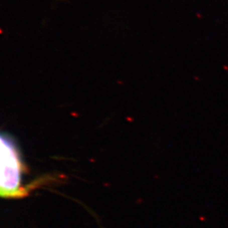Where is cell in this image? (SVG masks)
<instances>
[{
	"label": "cell",
	"mask_w": 228,
	"mask_h": 228,
	"mask_svg": "<svg viewBox=\"0 0 228 228\" xmlns=\"http://www.w3.org/2000/svg\"><path fill=\"white\" fill-rule=\"evenodd\" d=\"M16 152L17 150L12 142L5 136L0 134V162Z\"/></svg>",
	"instance_id": "6da1fadb"
}]
</instances>
